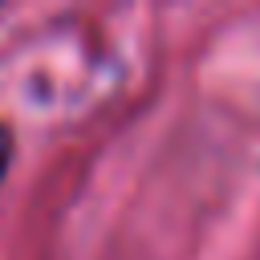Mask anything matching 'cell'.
<instances>
[{
    "label": "cell",
    "instance_id": "6da1fadb",
    "mask_svg": "<svg viewBox=\"0 0 260 260\" xmlns=\"http://www.w3.org/2000/svg\"><path fill=\"white\" fill-rule=\"evenodd\" d=\"M12 158H16V134H12L8 122H0V187H4L8 171H12Z\"/></svg>",
    "mask_w": 260,
    "mask_h": 260
},
{
    "label": "cell",
    "instance_id": "7a4b0ae2",
    "mask_svg": "<svg viewBox=\"0 0 260 260\" xmlns=\"http://www.w3.org/2000/svg\"><path fill=\"white\" fill-rule=\"evenodd\" d=\"M0 8H4V4H0Z\"/></svg>",
    "mask_w": 260,
    "mask_h": 260
}]
</instances>
